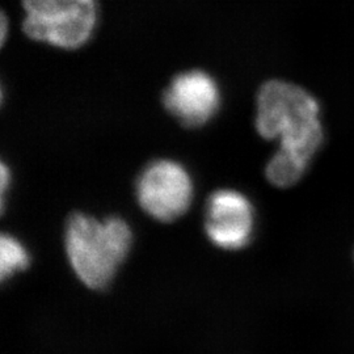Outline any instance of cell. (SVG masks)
<instances>
[{
    "instance_id": "obj_8",
    "label": "cell",
    "mask_w": 354,
    "mask_h": 354,
    "mask_svg": "<svg viewBox=\"0 0 354 354\" xmlns=\"http://www.w3.org/2000/svg\"><path fill=\"white\" fill-rule=\"evenodd\" d=\"M30 264L24 245L11 235L3 234L0 239V279L4 282L15 273L26 270Z\"/></svg>"
},
{
    "instance_id": "obj_7",
    "label": "cell",
    "mask_w": 354,
    "mask_h": 354,
    "mask_svg": "<svg viewBox=\"0 0 354 354\" xmlns=\"http://www.w3.org/2000/svg\"><path fill=\"white\" fill-rule=\"evenodd\" d=\"M307 167L299 159L279 150L266 165V176L274 187L290 188L304 177Z\"/></svg>"
},
{
    "instance_id": "obj_4",
    "label": "cell",
    "mask_w": 354,
    "mask_h": 354,
    "mask_svg": "<svg viewBox=\"0 0 354 354\" xmlns=\"http://www.w3.org/2000/svg\"><path fill=\"white\" fill-rule=\"evenodd\" d=\"M137 201L155 221L169 223L185 214L193 200L188 171L175 160L160 159L147 165L137 178Z\"/></svg>"
},
{
    "instance_id": "obj_5",
    "label": "cell",
    "mask_w": 354,
    "mask_h": 354,
    "mask_svg": "<svg viewBox=\"0 0 354 354\" xmlns=\"http://www.w3.org/2000/svg\"><path fill=\"white\" fill-rule=\"evenodd\" d=\"M203 227L209 241L218 248L241 251L252 241V203L238 190H215L206 203Z\"/></svg>"
},
{
    "instance_id": "obj_2",
    "label": "cell",
    "mask_w": 354,
    "mask_h": 354,
    "mask_svg": "<svg viewBox=\"0 0 354 354\" xmlns=\"http://www.w3.org/2000/svg\"><path fill=\"white\" fill-rule=\"evenodd\" d=\"M131 244V228L120 216L99 221L83 213H73L64 225L68 263L76 277L92 290H104L112 283Z\"/></svg>"
},
{
    "instance_id": "obj_3",
    "label": "cell",
    "mask_w": 354,
    "mask_h": 354,
    "mask_svg": "<svg viewBox=\"0 0 354 354\" xmlns=\"http://www.w3.org/2000/svg\"><path fill=\"white\" fill-rule=\"evenodd\" d=\"M23 29L35 41L76 49L88 41L95 29V0H23Z\"/></svg>"
},
{
    "instance_id": "obj_6",
    "label": "cell",
    "mask_w": 354,
    "mask_h": 354,
    "mask_svg": "<svg viewBox=\"0 0 354 354\" xmlns=\"http://www.w3.org/2000/svg\"><path fill=\"white\" fill-rule=\"evenodd\" d=\"M163 104L183 127H200L218 112L221 95L212 76L194 70L171 82L163 93Z\"/></svg>"
},
{
    "instance_id": "obj_1",
    "label": "cell",
    "mask_w": 354,
    "mask_h": 354,
    "mask_svg": "<svg viewBox=\"0 0 354 354\" xmlns=\"http://www.w3.org/2000/svg\"><path fill=\"white\" fill-rule=\"evenodd\" d=\"M319 102L304 88L270 80L257 93L256 129L266 140H277L279 150L310 165L324 140Z\"/></svg>"
}]
</instances>
